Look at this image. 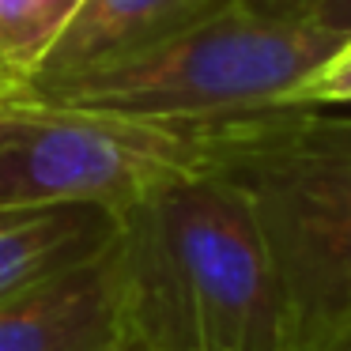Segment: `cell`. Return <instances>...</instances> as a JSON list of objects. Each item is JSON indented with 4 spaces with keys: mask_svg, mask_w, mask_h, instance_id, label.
I'll return each instance as SVG.
<instances>
[{
    "mask_svg": "<svg viewBox=\"0 0 351 351\" xmlns=\"http://www.w3.org/2000/svg\"><path fill=\"white\" fill-rule=\"evenodd\" d=\"M125 343L147 351H291L287 306L238 182L197 174L117 215Z\"/></svg>",
    "mask_w": 351,
    "mask_h": 351,
    "instance_id": "cell-1",
    "label": "cell"
},
{
    "mask_svg": "<svg viewBox=\"0 0 351 351\" xmlns=\"http://www.w3.org/2000/svg\"><path fill=\"white\" fill-rule=\"evenodd\" d=\"M197 121L208 174L238 182L257 212L291 351H321L351 321V117L261 106Z\"/></svg>",
    "mask_w": 351,
    "mask_h": 351,
    "instance_id": "cell-2",
    "label": "cell"
},
{
    "mask_svg": "<svg viewBox=\"0 0 351 351\" xmlns=\"http://www.w3.org/2000/svg\"><path fill=\"white\" fill-rule=\"evenodd\" d=\"M348 42L313 16H265L234 4L136 57L61 80H31L27 91L31 102L46 106L197 121L283 106V99Z\"/></svg>",
    "mask_w": 351,
    "mask_h": 351,
    "instance_id": "cell-3",
    "label": "cell"
},
{
    "mask_svg": "<svg viewBox=\"0 0 351 351\" xmlns=\"http://www.w3.org/2000/svg\"><path fill=\"white\" fill-rule=\"evenodd\" d=\"M208 174L197 121L19 102L0 114V208L99 204L114 215Z\"/></svg>",
    "mask_w": 351,
    "mask_h": 351,
    "instance_id": "cell-4",
    "label": "cell"
},
{
    "mask_svg": "<svg viewBox=\"0 0 351 351\" xmlns=\"http://www.w3.org/2000/svg\"><path fill=\"white\" fill-rule=\"evenodd\" d=\"M117 238L99 257L0 298V351H121Z\"/></svg>",
    "mask_w": 351,
    "mask_h": 351,
    "instance_id": "cell-5",
    "label": "cell"
},
{
    "mask_svg": "<svg viewBox=\"0 0 351 351\" xmlns=\"http://www.w3.org/2000/svg\"><path fill=\"white\" fill-rule=\"evenodd\" d=\"M234 4L242 0H84L31 80H61L136 57Z\"/></svg>",
    "mask_w": 351,
    "mask_h": 351,
    "instance_id": "cell-6",
    "label": "cell"
},
{
    "mask_svg": "<svg viewBox=\"0 0 351 351\" xmlns=\"http://www.w3.org/2000/svg\"><path fill=\"white\" fill-rule=\"evenodd\" d=\"M117 227V215L99 204L0 208V298L99 257Z\"/></svg>",
    "mask_w": 351,
    "mask_h": 351,
    "instance_id": "cell-7",
    "label": "cell"
},
{
    "mask_svg": "<svg viewBox=\"0 0 351 351\" xmlns=\"http://www.w3.org/2000/svg\"><path fill=\"white\" fill-rule=\"evenodd\" d=\"M84 0H0V69L31 80Z\"/></svg>",
    "mask_w": 351,
    "mask_h": 351,
    "instance_id": "cell-8",
    "label": "cell"
},
{
    "mask_svg": "<svg viewBox=\"0 0 351 351\" xmlns=\"http://www.w3.org/2000/svg\"><path fill=\"white\" fill-rule=\"evenodd\" d=\"M336 102H351V42L332 61L317 64L283 99V106H336Z\"/></svg>",
    "mask_w": 351,
    "mask_h": 351,
    "instance_id": "cell-9",
    "label": "cell"
},
{
    "mask_svg": "<svg viewBox=\"0 0 351 351\" xmlns=\"http://www.w3.org/2000/svg\"><path fill=\"white\" fill-rule=\"evenodd\" d=\"M310 16L317 19V23L340 31L343 38H351V0H313Z\"/></svg>",
    "mask_w": 351,
    "mask_h": 351,
    "instance_id": "cell-10",
    "label": "cell"
},
{
    "mask_svg": "<svg viewBox=\"0 0 351 351\" xmlns=\"http://www.w3.org/2000/svg\"><path fill=\"white\" fill-rule=\"evenodd\" d=\"M242 4L265 16H310L313 8V0H242Z\"/></svg>",
    "mask_w": 351,
    "mask_h": 351,
    "instance_id": "cell-11",
    "label": "cell"
},
{
    "mask_svg": "<svg viewBox=\"0 0 351 351\" xmlns=\"http://www.w3.org/2000/svg\"><path fill=\"white\" fill-rule=\"evenodd\" d=\"M27 99H31L27 80H19V76H12V72L0 69V114L12 110V106H19V102H27Z\"/></svg>",
    "mask_w": 351,
    "mask_h": 351,
    "instance_id": "cell-12",
    "label": "cell"
},
{
    "mask_svg": "<svg viewBox=\"0 0 351 351\" xmlns=\"http://www.w3.org/2000/svg\"><path fill=\"white\" fill-rule=\"evenodd\" d=\"M321 351H351V321H348V325H343L340 332H336V336H332V340H328Z\"/></svg>",
    "mask_w": 351,
    "mask_h": 351,
    "instance_id": "cell-13",
    "label": "cell"
},
{
    "mask_svg": "<svg viewBox=\"0 0 351 351\" xmlns=\"http://www.w3.org/2000/svg\"><path fill=\"white\" fill-rule=\"evenodd\" d=\"M121 351H147V348H140V343H125Z\"/></svg>",
    "mask_w": 351,
    "mask_h": 351,
    "instance_id": "cell-14",
    "label": "cell"
}]
</instances>
